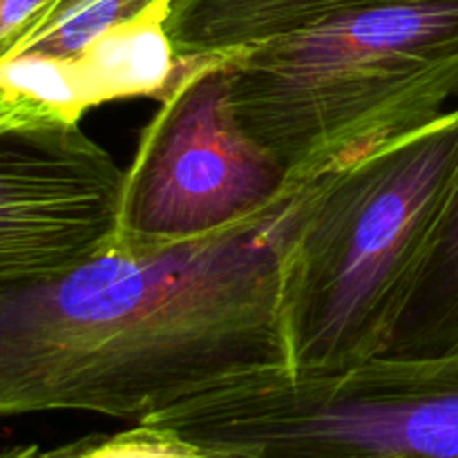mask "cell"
Returning <instances> with one entry per match:
<instances>
[{"label":"cell","mask_w":458,"mask_h":458,"mask_svg":"<svg viewBox=\"0 0 458 458\" xmlns=\"http://www.w3.org/2000/svg\"><path fill=\"white\" fill-rule=\"evenodd\" d=\"M456 174L458 107L309 182L282 258L293 374L385 352Z\"/></svg>","instance_id":"cell-3"},{"label":"cell","mask_w":458,"mask_h":458,"mask_svg":"<svg viewBox=\"0 0 458 458\" xmlns=\"http://www.w3.org/2000/svg\"><path fill=\"white\" fill-rule=\"evenodd\" d=\"M123 168L79 128L0 132V280L61 271L114 240Z\"/></svg>","instance_id":"cell-5"},{"label":"cell","mask_w":458,"mask_h":458,"mask_svg":"<svg viewBox=\"0 0 458 458\" xmlns=\"http://www.w3.org/2000/svg\"><path fill=\"white\" fill-rule=\"evenodd\" d=\"M173 0H161L141 16L112 27L74 58L89 107L121 98L159 101L168 92L179 56L165 31Z\"/></svg>","instance_id":"cell-8"},{"label":"cell","mask_w":458,"mask_h":458,"mask_svg":"<svg viewBox=\"0 0 458 458\" xmlns=\"http://www.w3.org/2000/svg\"><path fill=\"white\" fill-rule=\"evenodd\" d=\"M61 3H63V0H61ZM61 3H58V4H61Z\"/></svg>","instance_id":"cell-14"},{"label":"cell","mask_w":458,"mask_h":458,"mask_svg":"<svg viewBox=\"0 0 458 458\" xmlns=\"http://www.w3.org/2000/svg\"><path fill=\"white\" fill-rule=\"evenodd\" d=\"M0 458H45V450H40L34 443L27 445H13L7 450H0Z\"/></svg>","instance_id":"cell-13"},{"label":"cell","mask_w":458,"mask_h":458,"mask_svg":"<svg viewBox=\"0 0 458 458\" xmlns=\"http://www.w3.org/2000/svg\"><path fill=\"white\" fill-rule=\"evenodd\" d=\"M157 3L161 0H63L12 54L76 58L98 36L141 16Z\"/></svg>","instance_id":"cell-10"},{"label":"cell","mask_w":458,"mask_h":458,"mask_svg":"<svg viewBox=\"0 0 458 458\" xmlns=\"http://www.w3.org/2000/svg\"><path fill=\"white\" fill-rule=\"evenodd\" d=\"M89 110L74 58L31 52L0 58V132L79 128Z\"/></svg>","instance_id":"cell-9"},{"label":"cell","mask_w":458,"mask_h":458,"mask_svg":"<svg viewBox=\"0 0 458 458\" xmlns=\"http://www.w3.org/2000/svg\"><path fill=\"white\" fill-rule=\"evenodd\" d=\"M309 182L201 237L110 242L61 271L0 280V419L141 423L231 380L291 369L282 258Z\"/></svg>","instance_id":"cell-1"},{"label":"cell","mask_w":458,"mask_h":458,"mask_svg":"<svg viewBox=\"0 0 458 458\" xmlns=\"http://www.w3.org/2000/svg\"><path fill=\"white\" fill-rule=\"evenodd\" d=\"M458 353V174L420 253L392 338L378 356Z\"/></svg>","instance_id":"cell-7"},{"label":"cell","mask_w":458,"mask_h":458,"mask_svg":"<svg viewBox=\"0 0 458 458\" xmlns=\"http://www.w3.org/2000/svg\"><path fill=\"white\" fill-rule=\"evenodd\" d=\"M242 128L309 182L423 128L458 94V0L385 4L226 52Z\"/></svg>","instance_id":"cell-2"},{"label":"cell","mask_w":458,"mask_h":458,"mask_svg":"<svg viewBox=\"0 0 458 458\" xmlns=\"http://www.w3.org/2000/svg\"><path fill=\"white\" fill-rule=\"evenodd\" d=\"M45 458H224L148 423L114 434H89L45 452Z\"/></svg>","instance_id":"cell-11"},{"label":"cell","mask_w":458,"mask_h":458,"mask_svg":"<svg viewBox=\"0 0 458 458\" xmlns=\"http://www.w3.org/2000/svg\"><path fill=\"white\" fill-rule=\"evenodd\" d=\"M423 0H173L165 31L177 56L226 54L329 18Z\"/></svg>","instance_id":"cell-6"},{"label":"cell","mask_w":458,"mask_h":458,"mask_svg":"<svg viewBox=\"0 0 458 458\" xmlns=\"http://www.w3.org/2000/svg\"><path fill=\"white\" fill-rule=\"evenodd\" d=\"M123 168L114 244H174L255 213L289 191L284 168L246 134L226 54L179 56L177 74Z\"/></svg>","instance_id":"cell-4"},{"label":"cell","mask_w":458,"mask_h":458,"mask_svg":"<svg viewBox=\"0 0 458 458\" xmlns=\"http://www.w3.org/2000/svg\"><path fill=\"white\" fill-rule=\"evenodd\" d=\"M61 0H0V58L9 56Z\"/></svg>","instance_id":"cell-12"}]
</instances>
